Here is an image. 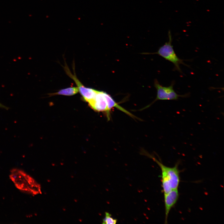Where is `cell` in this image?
I'll use <instances>...</instances> for the list:
<instances>
[{
  "label": "cell",
  "mask_w": 224,
  "mask_h": 224,
  "mask_svg": "<svg viewBox=\"0 0 224 224\" xmlns=\"http://www.w3.org/2000/svg\"><path fill=\"white\" fill-rule=\"evenodd\" d=\"M179 197L178 189H173L167 193L164 194L165 208V223H167L169 212L176 203Z\"/></svg>",
  "instance_id": "cell-7"
},
{
  "label": "cell",
  "mask_w": 224,
  "mask_h": 224,
  "mask_svg": "<svg viewBox=\"0 0 224 224\" xmlns=\"http://www.w3.org/2000/svg\"><path fill=\"white\" fill-rule=\"evenodd\" d=\"M10 178L16 187L22 191L32 195L41 193L40 184L21 170L12 169L11 170Z\"/></svg>",
  "instance_id": "cell-2"
},
{
  "label": "cell",
  "mask_w": 224,
  "mask_h": 224,
  "mask_svg": "<svg viewBox=\"0 0 224 224\" xmlns=\"http://www.w3.org/2000/svg\"><path fill=\"white\" fill-rule=\"evenodd\" d=\"M79 91L77 87H70L62 89L57 92L50 94L51 96L55 95H62L71 96L76 94Z\"/></svg>",
  "instance_id": "cell-8"
},
{
  "label": "cell",
  "mask_w": 224,
  "mask_h": 224,
  "mask_svg": "<svg viewBox=\"0 0 224 224\" xmlns=\"http://www.w3.org/2000/svg\"><path fill=\"white\" fill-rule=\"evenodd\" d=\"M90 106L97 112H106L110 119V112L115 107L124 112L125 110L119 105L110 95L105 92L97 91L94 98L88 102Z\"/></svg>",
  "instance_id": "cell-3"
},
{
  "label": "cell",
  "mask_w": 224,
  "mask_h": 224,
  "mask_svg": "<svg viewBox=\"0 0 224 224\" xmlns=\"http://www.w3.org/2000/svg\"><path fill=\"white\" fill-rule=\"evenodd\" d=\"M117 220L111 217V215L108 212H105V217L103 220L102 224H115L117 223Z\"/></svg>",
  "instance_id": "cell-9"
},
{
  "label": "cell",
  "mask_w": 224,
  "mask_h": 224,
  "mask_svg": "<svg viewBox=\"0 0 224 224\" xmlns=\"http://www.w3.org/2000/svg\"><path fill=\"white\" fill-rule=\"evenodd\" d=\"M0 108L6 109L7 110H8V108L6 106L3 105L0 103Z\"/></svg>",
  "instance_id": "cell-10"
},
{
  "label": "cell",
  "mask_w": 224,
  "mask_h": 224,
  "mask_svg": "<svg viewBox=\"0 0 224 224\" xmlns=\"http://www.w3.org/2000/svg\"><path fill=\"white\" fill-rule=\"evenodd\" d=\"M64 68L67 74L75 81L79 91L85 100L88 103L92 100L95 96L97 90L84 86L77 79L75 73L73 74L71 73L66 64Z\"/></svg>",
  "instance_id": "cell-6"
},
{
  "label": "cell",
  "mask_w": 224,
  "mask_h": 224,
  "mask_svg": "<svg viewBox=\"0 0 224 224\" xmlns=\"http://www.w3.org/2000/svg\"><path fill=\"white\" fill-rule=\"evenodd\" d=\"M174 82L168 86H164L159 83L157 80L154 81V86L157 90L156 97L153 102L157 100H176L180 97H186L189 94L180 95L173 89Z\"/></svg>",
  "instance_id": "cell-5"
},
{
  "label": "cell",
  "mask_w": 224,
  "mask_h": 224,
  "mask_svg": "<svg viewBox=\"0 0 224 224\" xmlns=\"http://www.w3.org/2000/svg\"><path fill=\"white\" fill-rule=\"evenodd\" d=\"M160 166L161 172L162 186L164 194L172 190L178 189L180 182V171L178 164L173 167L167 166L149 154H146Z\"/></svg>",
  "instance_id": "cell-1"
},
{
  "label": "cell",
  "mask_w": 224,
  "mask_h": 224,
  "mask_svg": "<svg viewBox=\"0 0 224 224\" xmlns=\"http://www.w3.org/2000/svg\"><path fill=\"white\" fill-rule=\"evenodd\" d=\"M168 35V41L160 47L157 52L153 54H158L166 60L173 63L174 66V70H176L182 73L180 65L182 64L189 67V66L184 62V60L179 58L175 54L172 44V36L170 30Z\"/></svg>",
  "instance_id": "cell-4"
}]
</instances>
